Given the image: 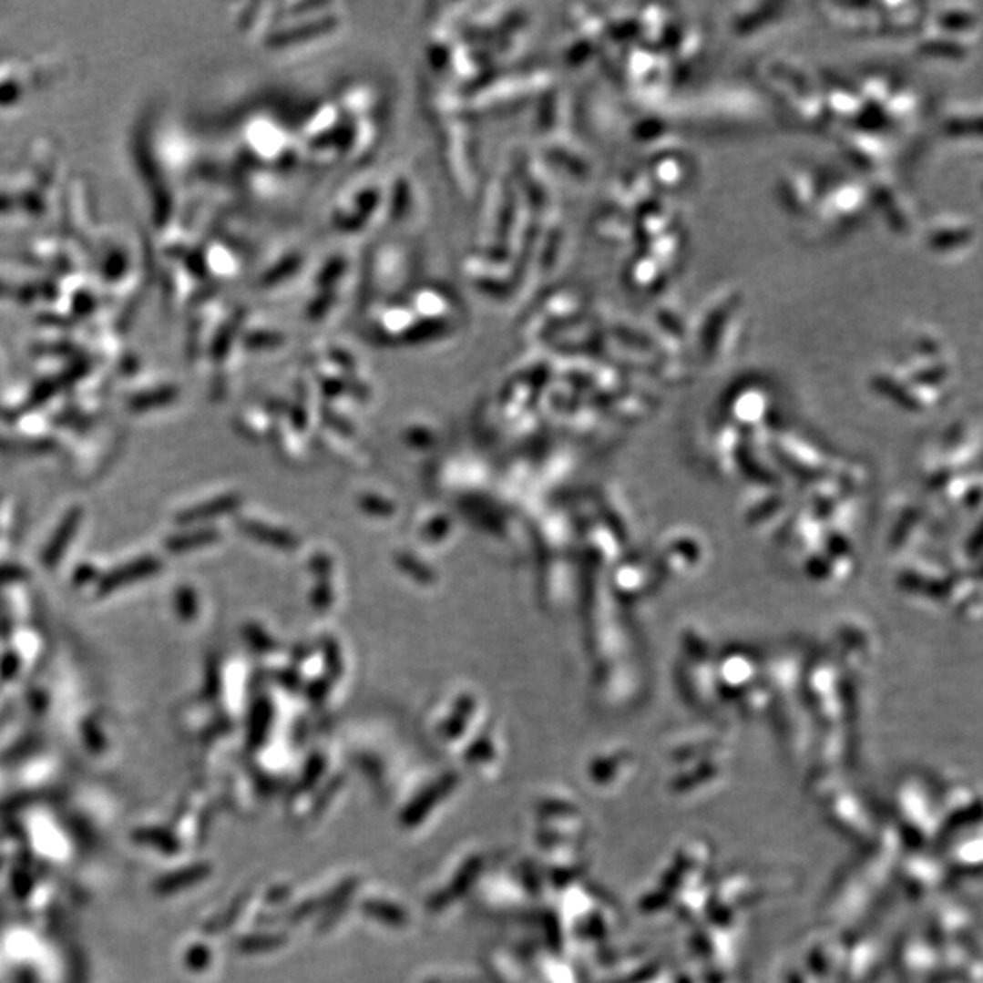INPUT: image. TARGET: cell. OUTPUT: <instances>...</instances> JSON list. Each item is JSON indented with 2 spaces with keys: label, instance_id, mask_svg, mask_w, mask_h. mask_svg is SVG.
Segmentation results:
<instances>
[{
  "label": "cell",
  "instance_id": "1",
  "mask_svg": "<svg viewBox=\"0 0 983 983\" xmlns=\"http://www.w3.org/2000/svg\"><path fill=\"white\" fill-rule=\"evenodd\" d=\"M765 77L769 84L774 86L778 95L787 100L804 118L814 120L827 115L824 91L818 89L807 71L796 62H789L785 58L773 60L765 67Z\"/></svg>",
  "mask_w": 983,
  "mask_h": 983
},
{
  "label": "cell",
  "instance_id": "2",
  "mask_svg": "<svg viewBox=\"0 0 983 983\" xmlns=\"http://www.w3.org/2000/svg\"><path fill=\"white\" fill-rule=\"evenodd\" d=\"M740 304L734 292H723L701 315L698 341L709 359L723 357L738 337Z\"/></svg>",
  "mask_w": 983,
  "mask_h": 983
},
{
  "label": "cell",
  "instance_id": "3",
  "mask_svg": "<svg viewBox=\"0 0 983 983\" xmlns=\"http://www.w3.org/2000/svg\"><path fill=\"white\" fill-rule=\"evenodd\" d=\"M869 189L851 179H840L822 189L818 210H825V220L833 224L856 220L869 204Z\"/></svg>",
  "mask_w": 983,
  "mask_h": 983
},
{
  "label": "cell",
  "instance_id": "4",
  "mask_svg": "<svg viewBox=\"0 0 983 983\" xmlns=\"http://www.w3.org/2000/svg\"><path fill=\"white\" fill-rule=\"evenodd\" d=\"M977 237L975 224L966 217L947 215L938 217L927 230V242L938 253H953L964 250Z\"/></svg>",
  "mask_w": 983,
  "mask_h": 983
},
{
  "label": "cell",
  "instance_id": "5",
  "mask_svg": "<svg viewBox=\"0 0 983 983\" xmlns=\"http://www.w3.org/2000/svg\"><path fill=\"white\" fill-rule=\"evenodd\" d=\"M783 189L782 197L783 202L789 206V210L796 215H805L809 211H816L822 197V188L816 180V177L804 168L791 169L783 175Z\"/></svg>",
  "mask_w": 983,
  "mask_h": 983
},
{
  "label": "cell",
  "instance_id": "6",
  "mask_svg": "<svg viewBox=\"0 0 983 983\" xmlns=\"http://www.w3.org/2000/svg\"><path fill=\"white\" fill-rule=\"evenodd\" d=\"M827 16L853 33H882L884 16L878 4H825Z\"/></svg>",
  "mask_w": 983,
  "mask_h": 983
},
{
  "label": "cell",
  "instance_id": "7",
  "mask_svg": "<svg viewBox=\"0 0 983 983\" xmlns=\"http://www.w3.org/2000/svg\"><path fill=\"white\" fill-rule=\"evenodd\" d=\"M769 406H771V399L762 386H756V384L743 386L738 392H734L731 399V415L736 421L732 425L734 426L736 425L758 426L762 425L760 421L767 419Z\"/></svg>",
  "mask_w": 983,
  "mask_h": 983
},
{
  "label": "cell",
  "instance_id": "8",
  "mask_svg": "<svg viewBox=\"0 0 983 983\" xmlns=\"http://www.w3.org/2000/svg\"><path fill=\"white\" fill-rule=\"evenodd\" d=\"M844 146H847L849 155L865 168H878L889 151L886 138L869 129L849 133V137L844 138Z\"/></svg>",
  "mask_w": 983,
  "mask_h": 983
},
{
  "label": "cell",
  "instance_id": "9",
  "mask_svg": "<svg viewBox=\"0 0 983 983\" xmlns=\"http://www.w3.org/2000/svg\"><path fill=\"white\" fill-rule=\"evenodd\" d=\"M824 91V102H825V113L836 115L835 118H858L864 109L867 108L862 100L860 93L849 86L844 84H833Z\"/></svg>",
  "mask_w": 983,
  "mask_h": 983
},
{
  "label": "cell",
  "instance_id": "10",
  "mask_svg": "<svg viewBox=\"0 0 983 983\" xmlns=\"http://www.w3.org/2000/svg\"><path fill=\"white\" fill-rule=\"evenodd\" d=\"M920 51L924 55H935V56H949V58H960L969 53L968 40L953 36L949 33H944L937 27L924 33L920 38Z\"/></svg>",
  "mask_w": 983,
  "mask_h": 983
},
{
  "label": "cell",
  "instance_id": "11",
  "mask_svg": "<svg viewBox=\"0 0 983 983\" xmlns=\"http://www.w3.org/2000/svg\"><path fill=\"white\" fill-rule=\"evenodd\" d=\"M650 173L656 184L667 189H674L680 188L687 179V166L681 157L674 153H661L658 159H654Z\"/></svg>",
  "mask_w": 983,
  "mask_h": 983
},
{
  "label": "cell",
  "instance_id": "12",
  "mask_svg": "<svg viewBox=\"0 0 983 983\" xmlns=\"http://www.w3.org/2000/svg\"><path fill=\"white\" fill-rule=\"evenodd\" d=\"M916 109H918V95L906 86H896V89H893V93L882 106L886 118L893 122H909L915 117Z\"/></svg>",
  "mask_w": 983,
  "mask_h": 983
},
{
  "label": "cell",
  "instance_id": "13",
  "mask_svg": "<svg viewBox=\"0 0 983 983\" xmlns=\"http://www.w3.org/2000/svg\"><path fill=\"white\" fill-rule=\"evenodd\" d=\"M665 277V266L652 255H645L632 264V281L638 288H654Z\"/></svg>",
  "mask_w": 983,
  "mask_h": 983
},
{
  "label": "cell",
  "instance_id": "14",
  "mask_svg": "<svg viewBox=\"0 0 983 983\" xmlns=\"http://www.w3.org/2000/svg\"><path fill=\"white\" fill-rule=\"evenodd\" d=\"M151 567H155V563H151V561H140V563H135L133 567L126 568L124 572H117V574H113L111 578H108L106 589H115L117 585H122V583H124L126 579H129V578H137V576L140 578V576L151 572V570H153Z\"/></svg>",
  "mask_w": 983,
  "mask_h": 983
}]
</instances>
